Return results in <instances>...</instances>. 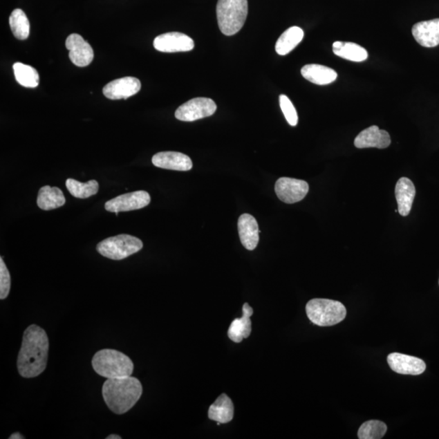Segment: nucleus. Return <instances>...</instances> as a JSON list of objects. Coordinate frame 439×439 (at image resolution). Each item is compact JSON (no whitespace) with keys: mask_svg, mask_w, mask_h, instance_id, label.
Listing matches in <instances>:
<instances>
[{"mask_svg":"<svg viewBox=\"0 0 439 439\" xmlns=\"http://www.w3.org/2000/svg\"><path fill=\"white\" fill-rule=\"evenodd\" d=\"M48 351L47 333L36 325L28 327L23 335L17 359V368L21 376L32 378L40 375L47 368Z\"/></svg>","mask_w":439,"mask_h":439,"instance_id":"1","label":"nucleus"},{"mask_svg":"<svg viewBox=\"0 0 439 439\" xmlns=\"http://www.w3.org/2000/svg\"><path fill=\"white\" fill-rule=\"evenodd\" d=\"M106 404L115 414H124L135 406L142 394L141 382L132 376L107 379L102 388Z\"/></svg>","mask_w":439,"mask_h":439,"instance_id":"2","label":"nucleus"},{"mask_svg":"<svg viewBox=\"0 0 439 439\" xmlns=\"http://www.w3.org/2000/svg\"><path fill=\"white\" fill-rule=\"evenodd\" d=\"M92 367L99 375L107 379L131 376L135 368L131 358L113 349L96 353L92 359Z\"/></svg>","mask_w":439,"mask_h":439,"instance_id":"3","label":"nucleus"},{"mask_svg":"<svg viewBox=\"0 0 439 439\" xmlns=\"http://www.w3.org/2000/svg\"><path fill=\"white\" fill-rule=\"evenodd\" d=\"M247 13V0H218L216 17L221 33L236 35L243 27Z\"/></svg>","mask_w":439,"mask_h":439,"instance_id":"4","label":"nucleus"},{"mask_svg":"<svg viewBox=\"0 0 439 439\" xmlns=\"http://www.w3.org/2000/svg\"><path fill=\"white\" fill-rule=\"evenodd\" d=\"M307 316L318 326H332L343 321L346 316L344 305L336 300L313 299L306 305Z\"/></svg>","mask_w":439,"mask_h":439,"instance_id":"5","label":"nucleus"},{"mask_svg":"<svg viewBox=\"0 0 439 439\" xmlns=\"http://www.w3.org/2000/svg\"><path fill=\"white\" fill-rule=\"evenodd\" d=\"M142 247L140 239L132 235L120 234L103 240L97 245L96 250L111 260L121 261L140 252Z\"/></svg>","mask_w":439,"mask_h":439,"instance_id":"6","label":"nucleus"},{"mask_svg":"<svg viewBox=\"0 0 439 439\" xmlns=\"http://www.w3.org/2000/svg\"><path fill=\"white\" fill-rule=\"evenodd\" d=\"M216 110L215 102L209 98H195L180 106L175 118L182 122H192L211 117Z\"/></svg>","mask_w":439,"mask_h":439,"instance_id":"7","label":"nucleus"},{"mask_svg":"<svg viewBox=\"0 0 439 439\" xmlns=\"http://www.w3.org/2000/svg\"><path fill=\"white\" fill-rule=\"evenodd\" d=\"M308 191V183L303 180L281 178L275 184L277 196L281 201L290 205L303 200Z\"/></svg>","mask_w":439,"mask_h":439,"instance_id":"8","label":"nucleus"},{"mask_svg":"<svg viewBox=\"0 0 439 439\" xmlns=\"http://www.w3.org/2000/svg\"><path fill=\"white\" fill-rule=\"evenodd\" d=\"M151 196L149 193L138 191L113 198L105 203V209L110 212H122L143 209L149 205Z\"/></svg>","mask_w":439,"mask_h":439,"instance_id":"9","label":"nucleus"},{"mask_svg":"<svg viewBox=\"0 0 439 439\" xmlns=\"http://www.w3.org/2000/svg\"><path fill=\"white\" fill-rule=\"evenodd\" d=\"M153 45L157 50L166 53L189 52L195 48L193 39L179 32L157 36Z\"/></svg>","mask_w":439,"mask_h":439,"instance_id":"10","label":"nucleus"},{"mask_svg":"<svg viewBox=\"0 0 439 439\" xmlns=\"http://www.w3.org/2000/svg\"><path fill=\"white\" fill-rule=\"evenodd\" d=\"M69 59L77 67H86L93 61L94 50L82 37L77 34L69 35L66 39Z\"/></svg>","mask_w":439,"mask_h":439,"instance_id":"11","label":"nucleus"},{"mask_svg":"<svg viewBox=\"0 0 439 439\" xmlns=\"http://www.w3.org/2000/svg\"><path fill=\"white\" fill-rule=\"evenodd\" d=\"M140 90L141 82L138 78L124 77L108 83L104 87L103 93L109 100H127Z\"/></svg>","mask_w":439,"mask_h":439,"instance_id":"12","label":"nucleus"},{"mask_svg":"<svg viewBox=\"0 0 439 439\" xmlns=\"http://www.w3.org/2000/svg\"><path fill=\"white\" fill-rule=\"evenodd\" d=\"M387 362L393 371L404 375H420L427 368L422 359L404 354L391 353L388 355Z\"/></svg>","mask_w":439,"mask_h":439,"instance_id":"13","label":"nucleus"},{"mask_svg":"<svg viewBox=\"0 0 439 439\" xmlns=\"http://www.w3.org/2000/svg\"><path fill=\"white\" fill-rule=\"evenodd\" d=\"M391 140L389 133L380 129L377 126H372L364 129L355 138L354 144L357 149H385L391 145Z\"/></svg>","mask_w":439,"mask_h":439,"instance_id":"14","label":"nucleus"},{"mask_svg":"<svg viewBox=\"0 0 439 439\" xmlns=\"http://www.w3.org/2000/svg\"><path fill=\"white\" fill-rule=\"evenodd\" d=\"M156 167L165 169L189 171L193 167L192 160L187 155L176 151H162L152 157Z\"/></svg>","mask_w":439,"mask_h":439,"instance_id":"15","label":"nucleus"},{"mask_svg":"<svg viewBox=\"0 0 439 439\" xmlns=\"http://www.w3.org/2000/svg\"><path fill=\"white\" fill-rule=\"evenodd\" d=\"M238 229L243 246L249 251L255 250L260 240V230L255 217L247 214L240 216Z\"/></svg>","mask_w":439,"mask_h":439,"instance_id":"16","label":"nucleus"},{"mask_svg":"<svg viewBox=\"0 0 439 439\" xmlns=\"http://www.w3.org/2000/svg\"><path fill=\"white\" fill-rule=\"evenodd\" d=\"M412 33L422 47H436L439 44V18L417 23L413 27Z\"/></svg>","mask_w":439,"mask_h":439,"instance_id":"17","label":"nucleus"},{"mask_svg":"<svg viewBox=\"0 0 439 439\" xmlns=\"http://www.w3.org/2000/svg\"><path fill=\"white\" fill-rule=\"evenodd\" d=\"M243 315L241 318L235 319L231 323L228 330V336L230 340L234 343H241L244 339L248 338L252 333L251 317L253 315V309L247 303L243 306Z\"/></svg>","mask_w":439,"mask_h":439,"instance_id":"18","label":"nucleus"},{"mask_svg":"<svg viewBox=\"0 0 439 439\" xmlns=\"http://www.w3.org/2000/svg\"><path fill=\"white\" fill-rule=\"evenodd\" d=\"M415 196V187L409 178H401L395 186V198L401 216L409 215Z\"/></svg>","mask_w":439,"mask_h":439,"instance_id":"19","label":"nucleus"},{"mask_svg":"<svg viewBox=\"0 0 439 439\" xmlns=\"http://www.w3.org/2000/svg\"><path fill=\"white\" fill-rule=\"evenodd\" d=\"M301 75L305 80L320 86L330 84L338 77V73L334 69L316 64L303 66Z\"/></svg>","mask_w":439,"mask_h":439,"instance_id":"20","label":"nucleus"},{"mask_svg":"<svg viewBox=\"0 0 439 439\" xmlns=\"http://www.w3.org/2000/svg\"><path fill=\"white\" fill-rule=\"evenodd\" d=\"M234 408L232 400L227 395H221L210 406L209 418L217 424H226L234 418Z\"/></svg>","mask_w":439,"mask_h":439,"instance_id":"21","label":"nucleus"},{"mask_svg":"<svg viewBox=\"0 0 439 439\" xmlns=\"http://www.w3.org/2000/svg\"><path fill=\"white\" fill-rule=\"evenodd\" d=\"M66 203V198L61 189L45 186L39 189L37 205L41 209L53 210L62 207Z\"/></svg>","mask_w":439,"mask_h":439,"instance_id":"22","label":"nucleus"},{"mask_svg":"<svg viewBox=\"0 0 439 439\" xmlns=\"http://www.w3.org/2000/svg\"><path fill=\"white\" fill-rule=\"evenodd\" d=\"M333 53L341 58L354 62H362L368 58L366 50L362 46L349 41H335Z\"/></svg>","mask_w":439,"mask_h":439,"instance_id":"23","label":"nucleus"},{"mask_svg":"<svg viewBox=\"0 0 439 439\" xmlns=\"http://www.w3.org/2000/svg\"><path fill=\"white\" fill-rule=\"evenodd\" d=\"M304 33L301 28L293 26L286 30L277 39L275 50L277 54L286 55L289 54L300 44L303 39Z\"/></svg>","mask_w":439,"mask_h":439,"instance_id":"24","label":"nucleus"},{"mask_svg":"<svg viewBox=\"0 0 439 439\" xmlns=\"http://www.w3.org/2000/svg\"><path fill=\"white\" fill-rule=\"evenodd\" d=\"M13 71L17 82L22 86L35 88L39 86V75L33 67L17 62L13 64Z\"/></svg>","mask_w":439,"mask_h":439,"instance_id":"25","label":"nucleus"},{"mask_svg":"<svg viewBox=\"0 0 439 439\" xmlns=\"http://www.w3.org/2000/svg\"><path fill=\"white\" fill-rule=\"evenodd\" d=\"M9 25H10L13 35L17 39L25 40L29 37L30 21L21 9L17 8L13 10L10 17H9Z\"/></svg>","mask_w":439,"mask_h":439,"instance_id":"26","label":"nucleus"},{"mask_svg":"<svg viewBox=\"0 0 439 439\" xmlns=\"http://www.w3.org/2000/svg\"><path fill=\"white\" fill-rule=\"evenodd\" d=\"M66 187L73 196L78 198H86L96 195L99 192V183L95 180L82 183L77 180L68 178Z\"/></svg>","mask_w":439,"mask_h":439,"instance_id":"27","label":"nucleus"},{"mask_svg":"<svg viewBox=\"0 0 439 439\" xmlns=\"http://www.w3.org/2000/svg\"><path fill=\"white\" fill-rule=\"evenodd\" d=\"M387 431L386 424L380 420H368L362 424L358 431L359 439H380Z\"/></svg>","mask_w":439,"mask_h":439,"instance_id":"28","label":"nucleus"},{"mask_svg":"<svg viewBox=\"0 0 439 439\" xmlns=\"http://www.w3.org/2000/svg\"><path fill=\"white\" fill-rule=\"evenodd\" d=\"M279 103L281 109L283 111L286 121H288L291 127H297L299 118L292 102L290 100L288 96L281 95L279 97Z\"/></svg>","mask_w":439,"mask_h":439,"instance_id":"29","label":"nucleus"},{"mask_svg":"<svg viewBox=\"0 0 439 439\" xmlns=\"http://www.w3.org/2000/svg\"><path fill=\"white\" fill-rule=\"evenodd\" d=\"M11 288L10 274L3 262V259H0V299H4L8 297Z\"/></svg>","mask_w":439,"mask_h":439,"instance_id":"30","label":"nucleus"},{"mask_svg":"<svg viewBox=\"0 0 439 439\" xmlns=\"http://www.w3.org/2000/svg\"><path fill=\"white\" fill-rule=\"evenodd\" d=\"M9 438H10V439H22V438H24V437H23L21 436V434H20L19 433H12V436L10 437H9Z\"/></svg>","mask_w":439,"mask_h":439,"instance_id":"31","label":"nucleus"},{"mask_svg":"<svg viewBox=\"0 0 439 439\" xmlns=\"http://www.w3.org/2000/svg\"><path fill=\"white\" fill-rule=\"evenodd\" d=\"M107 439H122L121 436H117V434H111Z\"/></svg>","mask_w":439,"mask_h":439,"instance_id":"32","label":"nucleus"}]
</instances>
